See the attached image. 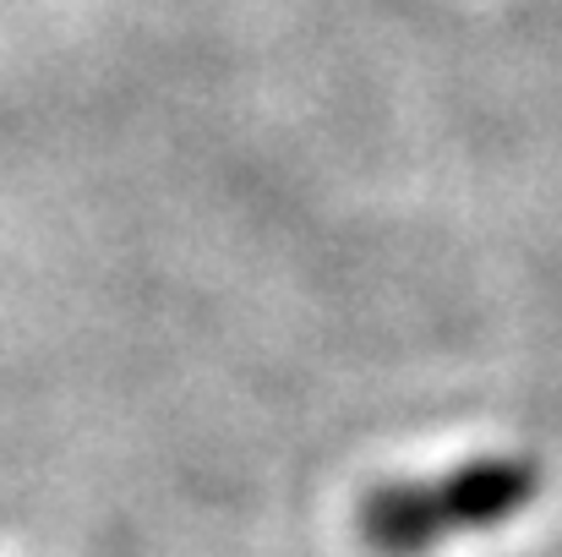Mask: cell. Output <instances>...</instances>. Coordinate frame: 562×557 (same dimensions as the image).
<instances>
[{"mask_svg": "<svg viewBox=\"0 0 562 557\" xmlns=\"http://www.w3.org/2000/svg\"><path fill=\"white\" fill-rule=\"evenodd\" d=\"M547 487L530 454H481L437 476L382 481L356 503V542L372 557H431L453 536H481L519 520Z\"/></svg>", "mask_w": 562, "mask_h": 557, "instance_id": "obj_1", "label": "cell"}]
</instances>
